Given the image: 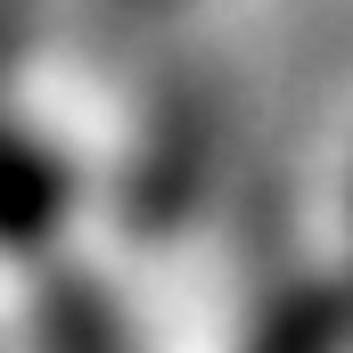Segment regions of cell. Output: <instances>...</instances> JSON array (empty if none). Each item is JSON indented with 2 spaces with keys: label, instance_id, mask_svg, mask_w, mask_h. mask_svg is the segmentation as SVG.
Masks as SVG:
<instances>
[{
  "label": "cell",
  "instance_id": "1",
  "mask_svg": "<svg viewBox=\"0 0 353 353\" xmlns=\"http://www.w3.org/2000/svg\"><path fill=\"white\" fill-rule=\"evenodd\" d=\"M115 8H140V0H0V33H50V41L83 33L90 41V25H107Z\"/></svg>",
  "mask_w": 353,
  "mask_h": 353
}]
</instances>
